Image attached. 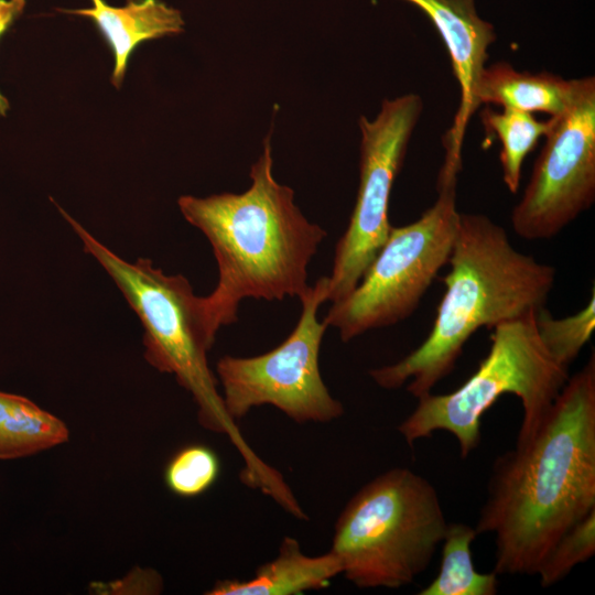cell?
<instances>
[{
  "mask_svg": "<svg viewBox=\"0 0 595 595\" xmlns=\"http://www.w3.org/2000/svg\"><path fill=\"white\" fill-rule=\"evenodd\" d=\"M220 463L217 454L205 445H188L170 459L164 472L169 489L181 497H195L217 480Z\"/></svg>",
  "mask_w": 595,
  "mask_h": 595,
  "instance_id": "cell-20",
  "label": "cell"
},
{
  "mask_svg": "<svg viewBox=\"0 0 595 595\" xmlns=\"http://www.w3.org/2000/svg\"><path fill=\"white\" fill-rule=\"evenodd\" d=\"M91 2V8L58 11L94 21L113 53L111 83L117 88L122 84L131 53L140 43L177 35L184 30L181 12L160 0H127L119 8L105 0Z\"/></svg>",
  "mask_w": 595,
  "mask_h": 595,
  "instance_id": "cell-12",
  "label": "cell"
},
{
  "mask_svg": "<svg viewBox=\"0 0 595 595\" xmlns=\"http://www.w3.org/2000/svg\"><path fill=\"white\" fill-rule=\"evenodd\" d=\"M251 165V184L240 194L181 196L184 218L212 245L218 280L202 296L210 334L238 320L244 299H299L310 286L309 264L326 231L311 223L294 203V191L273 176L270 138Z\"/></svg>",
  "mask_w": 595,
  "mask_h": 595,
  "instance_id": "cell-2",
  "label": "cell"
},
{
  "mask_svg": "<svg viewBox=\"0 0 595 595\" xmlns=\"http://www.w3.org/2000/svg\"><path fill=\"white\" fill-rule=\"evenodd\" d=\"M538 335L552 358L569 368L588 343L595 328V290L587 304L574 315L554 318L545 307L536 312Z\"/></svg>",
  "mask_w": 595,
  "mask_h": 595,
  "instance_id": "cell-18",
  "label": "cell"
},
{
  "mask_svg": "<svg viewBox=\"0 0 595 595\" xmlns=\"http://www.w3.org/2000/svg\"><path fill=\"white\" fill-rule=\"evenodd\" d=\"M342 574L338 559L329 551L306 555L299 541L284 537L277 556L261 564L250 580L218 581L208 595H300L327 587Z\"/></svg>",
  "mask_w": 595,
  "mask_h": 595,
  "instance_id": "cell-13",
  "label": "cell"
},
{
  "mask_svg": "<svg viewBox=\"0 0 595 595\" xmlns=\"http://www.w3.org/2000/svg\"><path fill=\"white\" fill-rule=\"evenodd\" d=\"M595 510V355L569 377L534 434L494 462L477 534L495 536L497 575H536Z\"/></svg>",
  "mask_w": 595,
  "mask_h": 595,
  "instance_id": "cell-1",
  "label": "cell"
},
{
  "mask_svg": "<svg viewBox=\"0 0 595 595\" xmlns=\"http://www.w3.org/2000/svg\"><path fill=\"white\" fill-rule=\"evenodd\" d=\"M446 290L433 327L422 344L399 361L369 371L383 389L429 394L455 367L464 345L480 327L545 307L555 269L518 251L504 227L482 214H459Z\"/></svg>",
  "mask_w": 595,
  "mask_h": 595,
  "instance_id": "cell-3",
  "label": "cell"
},
{
  "mask_svg": "<svg viewBox=\"0 0 595 595\" xmlns=\"http://www.w3.org/2000/svg\"><path fill=\"white\" fill-rule=\"evenodd\" d=\"M58 209L82 240L84 250L110 275L138 315L144 329L147 361L159 371L173 374L192 393L205 428L217 433L234 432V421L225 410L207 364V351L215 337L206 324L202 296L195 295L184 275L166 274L149 259L123 260L63 208Z\"/></svg>",
  "mask_w": 595,
  "mask_h": 595,
  "instance_id": "cell-6",
  "label": "cell"
},
{
  "mask_svg": "<svg viewBox=\"0 0 595 595\" xmlns=\"http://www.w3.org/2000/svg\"><path fill=\"white\" fill-rule=\"evenodd\" d=\"M447 522L423 476L391 468L364 485L339 513L331 552L360 588H399L431 563Z\"/></svg>",
  "mask_w": 595,
  "mask_h": 595,
  "instance_id": "cell-4",
  "label": "cell"
},
{
  "mask_svg": "<svg viewBox=\"0 0 595 595\" xmlns=\"http://www.w3.org/2000/svg\"><path fill=\"white\" fill-rule=\"evenodd\" d=\"M536 312L495 326L488 354L456 390L418 399L398 426L410 446L442 430L455 436L466 458L480 442V418L506 393L515 394L523 409L516 444L534 434L569 379L567 368L552 358L538 335Z\"/></svg>",
  "mask_w": 595,
  "mask_h": 595,
  "instance_id": "cell-5",
  "label": "cell"
},
{
  "mask_svg": "<svg viewBox=\"0 0 595 595\" xmlns=\"http://www.w3.org/2000/svg\"><path fill=\"white\" fill-rule=\"evenodd\" d=\"M458 172L443 164L435 203L415 221L391 227L356 288L332 304L323 322L336 328L344 343L409 317L447 263L459 219Z\"/></svg>",
  "mask_w": 595,
  "mask_h": 595,
  "instance_id": "cell-7",
  "label": "cell"
},
{
  "mask_svg": "<svg viewBox=\"0 0 595 595\" xmlns=\"http://www.w3.org/2000/svg\"><path fill=\"white\" fill-rule=\"evenodd\" d=\"M67 439L63 421L22 396L0 391V459L29 456Z\"/></svg>",
  "mask_w": 595,
  "mask_h": 595,
  "instance_id": "cell-15",
  "label": "cell"
},
{
  "mask_svg": "<svg viewBox=\"0 0 595 595\" xmlns=\"http://www.w3.org/2000/svg\"><path fill=\"white\" fill-rule=\"evenodd\" d=\"M480 119L484 128L500 141L502 180L508 190L516 194L523 161L537 147L540 138L549 132L551 118L540 121L533 113L505 108L502 111H495L487 107L480 112Z\"/></svg>",
  "mask_w": 595,
  "mask_h": 595,
  "instance_id": "cell-17",
  "label": "cell"
},
{
  "mask_svg": "<svg viewBox=\"0 0 595 595\" xmlns=\"http://www.w3.org/2000/svg\"><path fill=\"white\" fill-rule=\"evenodd\" d=\"M422 108L419 95L407 94L383 100L374 120L359 118V186L348 226L335 248L327 288L332 303L356 288L389 236L391 188Z\"/></svg>",
  "mask_w": 595,
  "mask_h": 595,
  "instance_id": "cell-9",
  "label": "cell"
},
{
  "mask_svg": "<svg viewBox=\"0 0 595 595\" xmlns=\"http://www.w3.org/2000/svg\"><path fill=\"white\" fill-rule=\"evenodd\" d=\"M327 288L328 277L307 288L300 298V318L279 346L258 356L225 355L217 361L224 407L232 421L266 404L298 423H327L344 414L342 402L325 386L318 365L327 326L317 320V311L327 301Z\"/></svg>",
  "mask_w": 595,
  "mask_h": 595,
  "instance_id": "cell-8",
  "label": "cell"
},
{
  "mask_svg": "<svg viewBox=\"0 0 595 595\" xmlns=\"http://www.w3.org/2000/svg\"><path fill=\"white\" fill-rule=\"evenodd\" d=\"M475 527L447 523L442 540V560L437 575L419 595H495L498 575L480 573L474 567L470 544L477 537Z\"/></svg>",
  "mask_w": 595,
  "mask_h": 595,
  "instance_id": "cell-16",
  "label": "cell"
},
{
  "mask_svg": "<svg viewBox=\"0 0 595 595\" xmlns=\"http://www.w3.org/2000/svg\"><path fill=\"white\" fill-rule=\"evenodd\" d=\"M574 79L551 73L518 72L506 62L485 67L475 91V100L505 109L559 116L570 105Z\"/></svg>",
  "mask_w": 595,
  "mask_h": 595,
  "instance_id": "cell-14",
  "label": "cell"
},
{
  "mask_svg": "<svg viewBox=\"0 0 595 595\" xmlns=\"http://www.w3.org/2000/svg\"><path fill=\"white\" fill-rule=\"evenodd\" d=\"M595 553V510L571 527L541 561L537 574L542 587L564 578L577 564Z\"/></svg>",
  "mask_w": 595,
  "mask_h": 595,
  "instance_id": "cell-19",
  "label": "cell"
},
{
  "mask_svg": "<svg viewBox=\"0 0 595 595\" xmlns=\"http://www.w3.org/2000/svg\"><path fill=\"white\" fill-rule=\"evenodd\" d=\"M422 10L440 33L461 89V104L448 132L445 159L461 161V148L470 116L478 108L475 91L496 41L493 24L483 20L474 0H403Z\"/></svg>",
  "mask_w": 595,
  "mask_h": 595,
  "instance_id": "cell-11",
  "label": "cell"
},
{
  "mask_svg": "<svg viewBox=\"0 0 595 595\" xmlns=\"http://www.w3.org/2000/svg\"><path fill=\"white\" fill-rule=\"evenodd\" d=\"M551 127L510 221L527 240L558 235L595 201V77L574 79L570 105Z\"/></svg>",
  "mask_w": 595,
  "mask_h": 595,
  "instance_id": "cell-10",
  "label": "cell"
},
{
  "mask_svg": "<svg viewBox=\"0 0 595 595\" xmlns=\"http://www.w3.org/2000/svg\"><path fill=\"white\" fill-rule=\"evenodd\" d=\"M24 7L25 0H0V37L22 14ZM8 109V99L0 94V115L6 116Z\"/></svg>",
  "mask_w": 595,
  "mask_h": 595,
  "instance_id": "cell-21",
  "label": "cell"
}]
</instances>
